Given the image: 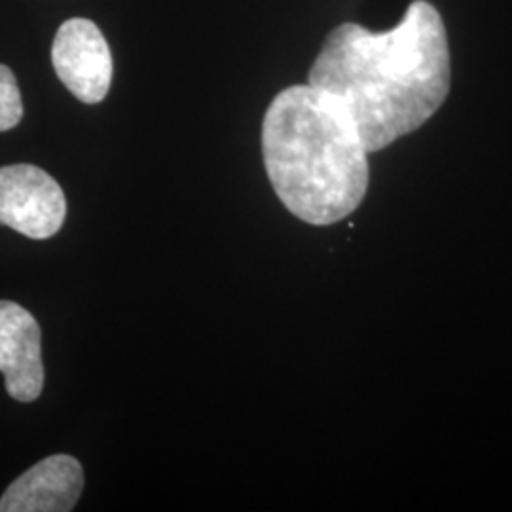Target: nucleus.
I'll return each mask as SVG.
<instances>
[{
	"label": "nucleus",
	"instance_id": "7",
	"mask_svg": "<svg viewBox=\"0 0 512 512\" xmlns=\"http://www.w3.org/2000/svg\"><path fill=\"white\" fill-rule=\"evenodd\" d=\"M23 118V103L16 74L0 65V131L16 128Z\"/></svg>",
	"mask_w": 512,
	"mask_h": 512
},
{
	"label": "nucleus",
	"instance_id": "3",
	"mask_svg": "<svg viewBox=\"0 0 512 512\" xmlns=\"http://www.w3.org/2000/svg\"><path fill=\"white\" fill-rule=\"evenodd\" d=\"M67 217V200L52 175L37 165L0 167V224L31 239L55 236Z\"/></svg>",
	"mask_w": 512,
	"mask_h": 512
},
{
	"label": "nucleus",
	"instance_id": "4",
	"mask_svg": "<svg viewBox=\"0 0 512 512\" xmlns=\"http://www.w3.org/2000/svg\"><path fill=\"white\" fill-rule=\"evenodd\" d=\"M52 63L59 80L86 105L101 103L112 82L109 42L92 19H67L55 33Z\"/></svg>",
	"mask_w": 512,
	"mask_h": 512
},
{
	"label": "nucleus",
	"instance_id": "2",
	"mask_svg": "<svg viewBox=\"0 0 512 512\" xmlns=\"http://www.w3.org/2000/svg\"><path fill=\"white\" fill-rule=\"evenodd\" d=\"M262 156L277 198L296 219L330 226L365 200V143L340 103L311 84L275 95L262 122Z\"/></svg>",
	"mask_w": 512,
	"mask_h": 512
},
{
	"label": "nucleus",
	"instance_id": "5",
	"mask_svg": "<svg viewBox=\"0 0 512 512\" xmlns=\"http://www.w3.org/2000/svg\"><path fill=\"white\" fill-rule=\"evenodd\" d=\"M0 372L12 399L37 401L44 387L40 327L31 311L0 300Z\"/></svg>",
	"mask_w": 512,
	"mask_h": 512
},
{
	"label": "nucleus",
	"instance_id": "6",
	"mask_svg": "<svg viewBox=\"0 0 512 512\" xmlns=\"http://www.w3.org/2000/svg\"><path fill=\"white\" fill-rule=\"evenodd\" d=\"M84 490L78 459L57 454L38 461L0 497V512H69Z\"/></svg>",
	"mask_w": 512,
	"mask_h": 512
},
{
	"label": "nucleus",
	"instance_id": "1",
	"mask_svg": "<svg viewBox=\"0 0 512 512\" xmlns=\"http://www.w3.org/2000/svg\"><path fill=\"white\" fill-rule=\"evenodd\" d=\"M450 82L442 16L427 0H414L385 33L338 25L315 57L308 84L348 112L370 154L420 129L446 101Z\"/></svg>",
	"mask_w": 512,
	"mask_h": 512
}]
</instances>
